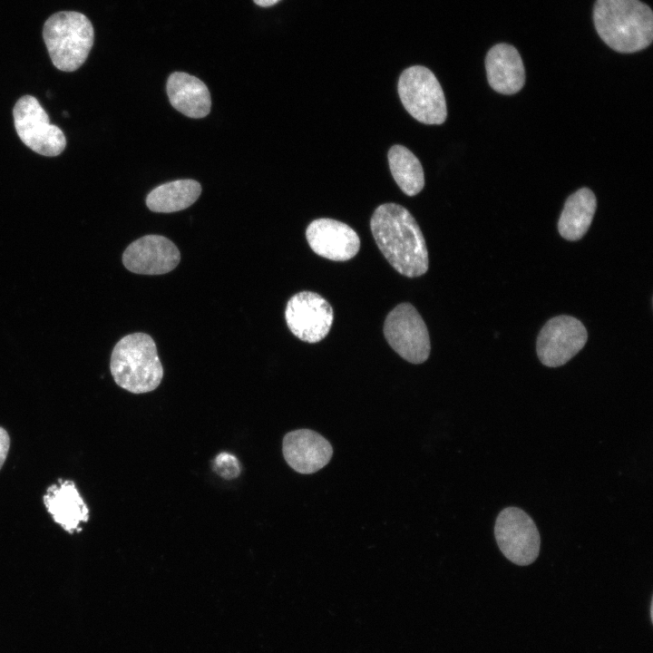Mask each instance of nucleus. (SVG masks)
Returning a JSON list of instances; mask_svg holds the SVG:
<instances>
[{
  "label": "nucleus",
  "instance_id": "f257e3e1",
  "mask_svg": "<svg viewBox=\"0 0 653 653\" xmlns=\"http://www.w3.org/2000/svg\"><path fill=\"white\" fill-rule=\"evenodd\" d=\"M370 229L379 250L397 272L414 278L428 270L424 238L405 208L391 202L381 204L371 217Z\"/></svg>",
  "mask_w": 653,
  "mask_h": 653
},
{
  "label": "nucleus",
  "instance_id": "f03ea898",
  "mask_svg": "<svg viewBox=\"0 0 653 653\" xmlns=\"http://www.w3.org/2000/svg\"><path fill=\"white\" fill-rule=\"evenodd\" d=\"M593 21L599 37L619 53L643 50L653 39L652 11L638 0H597Z\"/></svg>",
  "mask_w": 653,
  "mask_h": 653
},
{
  "label": "nucleus",
  "instance_id": "7ed1b4c3",
  "mask_svg": "<svg viewBox=\"0 0 653 653\" xmlns=\"http://www.w3.org/2000/svg\"><path fill=\"white\" fill-rule=\"evenodd\" d=\"M110 368L115 383L133 394L153 391L163 376L156 344L145 333L130 334L118 341Z\"/></svg>",
  "mask_w": 653,
  "mask_h": 653
},
{
  "label": "nucleus",
  "instance_id": "20e7f679",
  "mask_svg": "<svg viewBox=\"0 0 653 653\" xmlns=\"http://www.w3.org/2000/svg\"><path fill=\"white\" fill-rule=\"evenodd\" d=\"M43 38L54 65L61 71L73 72L86 61L93 44L94 31L84 15L62 11L45 21Z\"/></svg>",
  "mask_w": 653,
  "mask_h": 653
},
{
  "label": "nucleus",
  "instance_id": "39448f33",
  "mask_svg": "<svg viewBox=\"0 0 653 653\" xmlns=\"http://www.w3.org/2000/svg\"><path fill=\"white\" fill-rule=\"evenodd\" d=\"M398 94L404 109L424 124H442L447 107L443 91L428 68L414 65L405 69L398 80Z\"/></svg>",
  "mask_w": 653,
  "mask_h": 653
},
{
  "label": "nucleus",
  "instance_id": "423d86ee",
  "mask_svg": "<svg viewBox=\"0 0 653 653\" xmlns=\"http://www.w3.org/2000/svg\"><path fill=\"white\" fill-rule=\"evenodd\" d=\"M494 535L502 553L516 565H530L539 556V531L530 515L518 507H507L500 512Z\"/></svg>",
  "mask_w": 653,
  "mask_h": 653
},
{
  "label": "nucleus",
  "instance_id": "0eeeda50",
  "mask_svg": "<svg viewBox=\"0 0 653 653\" xmlns=\"http://www.w3.org/2000/svg\"><path fill=\"white\" fill-rule=\"evenodd\" d=\"M384 335L389 346L404 360L421 364L429 357L428 329L413 305L402 303L389 312L384 323Z\"/></svg>",
  "mask_w": 653,
  "mask_h": 653
},
{
  "label": "nucleus",
  "instance_id": "6e6552de",
  "mask_svg": "<svg viewBox=\"0 0 653 653\" xmlns=\"http://www.w3.org/2000/svg\"><path fill=\"white\" fill-rule=\"evenodd\" d=\"M16 132L21 141L34 152L57 156L66 146L63 132L50 122L39 102L31 95L21 97L13 111Z\"/></svg>",
  "mask_w": 653,
  "mask_h": 653
},
{
  "label": "nucleus",
  "instance_id": "1a4fd4ad",
  "mask_svg": "<svg viewBox=\"0 0 653 653\" xmlns=\"http://www.w3.org/2000/svg\"><path fill=\"white\" fill-rule=\"evenodd\" d=\"M587 339V330L579 319L564 315L552 317L539 333L538 357L546 366H560L582 349Z\"/></svg>",
  "mask_w": 653,
  "mask_h": 653
},
{
  "label": "nucleus",
  "instance_id": "9d476101",
  "mask_svg": "<svg viewBox=\"0 0 653 653\" xmlns=\"http://www.w3.org/2000/svg\"><path fill=\"white\" fill-rule=\"evenodd\" d=\"M285 319L289 330L297 338L317 343L327 336L334 312L331 305L319 294L301 291L288 299Z\"/></svg>",
  "mask_w": 653,
  "mask_h": 653
},
{
  "label": "nucleus",
  "instance_id": "9b49d317",
  "mask_svg": "<svg viewBox=\"0 0 653 653\" xmlns=\"http://www.w3.org/2000/svg\"><path fill=\"white\" fill-rule=\"evenodd\" d=\"M180 260L178 248L160 235H146L131 243L122 254L125 268L137 274L161 275L173 270Z\"/></svg>",
  "mask_w": 653,
  "mask_h": 653
},
{
  "label": "nucleus",
  "instance_id": "f8f14e48",
  "mask_svg": "<svg viewBox=\"0 0 653 653\" xmlns=\"http://www.w3.org/2000/svg\"><path fill=\"white\" fill-rule=\"evenodd\" d=\"M311 249L320 257L346 261L354 258L360 249V239L347 224L333 219L313 220L306 230Z\"/></svg>",
  "mask_w": 653,
  "mask_h": 653
},
{
  "label": "nucleus",
  "instance_id": "ddd939ff",
  "mask_svg": "<svg viewBox=\"0 0 653 653\" xmlns=\"http://www.w3.org/2000/svg\"><path fill=\"white\" fill-rule=\"evenodd\" d=\"M282 451L288 464L296 472L304 474L322 469L333 454L330 443L309 429H297L288 433L283 438Z\"/></svg>",
  "mask_w": 653,
  "mask_h": 653
},
{
  "label": "nucleus",
  "instance_id": "4468645a",
  "mask_svg": "<svg viewBox=\"0 0 653 653\" xmlns=\"http://www.w3.org/2000/svg\"><path fill=\"white\" fill-rule=\"evenodd\" d=\"M485 69L489 84L497 93L513 94L524 85L525 71L521 55L510 44L492 47L485 58Z\"/></svg>",
  "mask_w": 653,
  "mask_h": 653
},
{
  "label": "nucleus",
  "instance_id": "2eb2a0df",
  "mask_svg": "<svg viewBox=\"0 0 653 653\" xmlns=\"http://www.w3.org/2000/svg\"><path fill=\"white\" fill-rule=\"evenodd\" d=\"M44 505L54 521L69 533L80 531L79 525L89 519V510L72 481L50 486L44 496Z\"/></svg>",
  "mask_w": 653,
  "mask_h": 653
},
{
  "label": "nucleus",
  "instance_id": "dca6fc26",
  "mask_svg": "<svg viewBox=\"0 0 653 653\" xmlns=\"http://www.w3.org/2000/svg\"><path fill=\"white\" fill-rule=\"evenodd\" d=\"M166 90L171 105L190 118H203L211 106L210 94L206 84L187 73H172L167 81Z\"/></svg>",
  "mask_w": 653,
  "mask_h": 653
},
{
  "label": "nucleus",
  "instance_id": "f3484780",
  "mask_svg": "<svg viewBox=\"0 0 653 653\" xmlns=\"http://www.w3.org/2000/svg\"><path fill=\"white\" fill-rule=\"evenodd\" d=\"M596 208V197L590 189L582 188L571 194L558 222L560 236L571 241L581 239L591 224Z\"/></svg>",
  "mask_w": 653,
  "mask_h": 653
},
{
  "label": "nucleus",
  "instance_id": "a211bd4d",
  "mask_svg": "<svg viewBox=\"0 0 653 653\" xmlns=\"http://www.w3.org/2000/svg\"><path fill=\"white\" fill-rule=\"evenodd\" d=\"M200 192L201 186L198 181L178 180L153 189L147 196L146 204L154 212H175L192 205Z\"/></svg>",
  "mask_w": 653,
  "mask_h": 653
},
{
  "label": "nucleus",
  "instance_id": "6ab92c4d",
  "mask_svg": "<svg viewBox=\"0 0 653 653\" xmlns=\"http://www.w3.org/2000/svg\"><path fill=\"white\" fill-rule=\"evenodd\" d=\"M389 168L399 188L408 196L418 194L424 186L421 162L406 147L395 144L387 154Z\"/></svg>",
  "mask_w": 653,
  "mask_h": 653
},
{
  "label": "nucleus",
  "instance_id": "aec40b11",
  "mask_svg": "<svg viewBox=\"0 0 653 653\" xmlns=\"http://www.w3.org/2000/svg\"><path fill=\"white\" fill-rule=\"evenodd\" d=\"M213 470L222 478L230 480L240 473L239 460L227 452L219 453L213 461Z\"/></svg>",
  "mask_w": 653,
  "mask_h": 653
},
{
  "label": "nucleus",
  "instance_id": "412c9836",
  "mask_svg": "<svg viewBox=\"0 0 653 653\" xmlns=\"http://www.w3.org/2000/svg\"><path fill=\"white\" fill-rule=\"evenodd\" d=\"M10 438L7 432L0 427V469L2 468L8 453Z\"/></svg>",
  "mask_w": 653,
  "mask_h": 653
},
{
  "label": "nucleus",
  "instance_id": "4be33fe9",
  "mask_svg": "<svg viewBox=\"0 0 653 653\" xmlns=\"http://www.w3.org/2000/svg\"><path fill=\"white\" fill-rule=\"evenodd\" d=\"M253 1L256 5H258L259 6L268 7V6L276 5L280 0H253Z\"/></svg>",
  "mask_w": 653,
  "mask_h": 653
}]
</instances>
